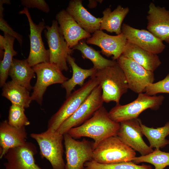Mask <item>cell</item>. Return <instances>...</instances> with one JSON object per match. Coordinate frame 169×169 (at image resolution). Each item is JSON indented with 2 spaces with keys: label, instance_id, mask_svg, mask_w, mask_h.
<instances>
[{
  "label": "cell",
  "instance_id": "6da1fadb",
  "mask_svg": "<svg viewBox=\"0 0 169 169\" xmlns=\"http://www.w3.org/2000/svg\"><path fill=\"white\" fill-rule=\"evenodd\" d=\"M120 123L113 120L103 106L81 125L73 128L67 132L74 139L86 137L92 139L93 148L105 139L117 136Z\"/></svg>",
  "mask_w": 169,
  "mask_h": 169
},
{
  "label": "cell",
  "instance_id": "7a4b0ae2",
  "mask_svg": "<svg viewBox=\"0 0 169 169\" xmlns=\"http://www.w3.org/2000/svg\"><path fill=\"white\" fill-rule=\"evenodd\" d=\"M95 76L101 87L104 102L113 101L116 104H120L121 97L127 92L129 87L124 73L117 62L97 70Z\"/></svg>",
  "mask_w": 169,
  "mask_h": 169
},
{
  "label": "cell",
  "instance_id": "3957f363",
  "mask_svg": "<svg viewBox=\"0 0 169 169\" xmlns=\"http://www.w3.org/2000/svg\"><path fill=\"white\" fill-rule=\"evenodd\" d=\"M136 153L117 136L110 137L93 149V160L99 163L112 164L132 161Z\"/></svg>",
  "mask_w": 169,
  "mask_h": 169
},
{
  "label": "cell",
  "instance_id": "277c9868",
  "mask_svg": "<svg viewBox=\"0 0 169 169\" xmlns=\"http://www.w3.org/2000/svg\"><path fill=\"white\" fill-rule=\"evenodd\" d=\"M99 84L96 77H91L83 86L72 92L49 119L47 130L51 132L56 131L62 124L75 112L93 89Z\"/></svg>",
  "mask_w": 169,
  "mask_h": 169
},
{
  "label": "cell",
  "instance_id": "5b68a950",
  "mask_svg": "<svg viewBox=\"0 0 169 169\" xmlns=\"http://www.w3.org/2000/svg\"><path fill=\"white\" fill-rule=\"evenodd\" d=\"M164 99L162 95L150 96L145 93H141L135 100L129 103L116 104L109 112V116L113 120L119 123L138 118L142 112L147 109L158 110Z\"/></svg>",
  "mask_w": 169,
  "mask_h": 169
},
{
  "label": "cell",
  "instance_id": "8992f818",
  "mask_svg": "<svg viewBox=\"0 0 169 169\" xmlns=\"http://www.w3.org/2000/svg\"><path fill=\"white\" fill-rule=\"evenodd\" d=\"M30 136L38 144L41 157L47 159L53 169H64L63 135L57 131L51 132L47 130L41 133H31Z\"/></svg>",
  "mask_w": 169,
  "mask_h": 169
},
{
  "label": "cell",
  "instance_id": "52a82bcc",
  "mask_svg": "<svg viewBox=\"0 0 169 169\" xmlns=\"http://www.w3.org/2000/svg\"><path fill=\"white\" fill-rule=\"evenodd\" d=\"M45 28L44 34L49 46V62L62 71H67V58L74 50L69 47L56 20L52 21L50 26L46 25Z\"/></svg>",
  "mask_w": 169,
  "mask_h": 169
},
{
  "label": "cell",
  "instance_id": "ba28073f",
  "mask_svg": "<svg viewBox=\"0 0 169 169\" xmlns=\"http://www.w3.org/2000/svg\"><path fill=\"white\" fill-rule=\"evenodd\" d=\"M102 90L100 85L95 87L75 112L64 121L56 131L64 135L71 128L79 126L90 118L103 106Z\"/></svg>",
  "mask_w": 169,
  "mask_h": 169
},
{
  "label": "cell",
  "instance_id": "9c48e42d",
  "mask_svg": "<svg viewBox=\"0 0 169 169\" xmlns=\"http://www.w3.org/2000/svg\"><path fill=\"white\" fill-rule=\"evenodd\" d=\"M32 67L36 75L37 80L31 96L32 100L41 105L44 94L49 86L62 84L69 79L56 66L49 62L41 63Z\"/></svg>",
  "mask_w": 169,
  "mask_h": 169
},
{
  "label": "cell",
  "instance_id": "30bf717a",
  "mask_svg": "<svg viewBox=\"0 0 169 169\" xmlns=\"http://www.w3.org/2000/svg\"><path fill=\"white\" fill-rule=\"evenodd\" d=\"M63 136L66 159L64 169H84L85 164L93 160V143L85 139L76 140L68 133Z\"/></svg>",
  "mask_w": 169,
  "mask_h": 169
},
{
  "label": "cell",
  "instance_id": "8fae6325",
  "mask_svg": "<svg viewBox=\"0 0 169 169\" xmlns=\"http://www.w3.org/2000/svg\"><path fill=\"white\" fill-rule=\"evenodd\" d=\"M117 62L123 71L129 89L138 94L145 92L155 80L153 72L148 70L133 60L121 55Z\"/></svg>",
  "mask_w": 169,
  "mask_h": 169
},
{
  "label": "cell",
  "instance_id": "7c38bea8",
  "mask_svg": "<svg viewBox=\"0 0 169 169\" xmlns=\"http://www.w3.org/2000/svg\"><path fill=\"white\" fill-rule=\"evenodd\" d=\"M18 13L25 14L29 23L30 50L27 59L29 64L33 67L41 63L49 62V50L45 48L42 37V33L46 28L44 21L37 24H35L32 20L28 8L25 7L19 11Z\"/></svg>",
  "mask_w": 169,
  "mask_h": 169
},
{
  "label": "cell",
  "instance_id": "4fadbf2b",
  "mask_svg": "<svg viewBox=\"0 0 169 169\" xmlns=\"http://www.w3.org/2000/svg\"><path fill=\"white\" fill-rule=\"evenodd\" d=\"M139 119H133L121 122L117 136L125 144L141 156L148 155L154 150L144 141Z\"/></svg>",
  "mask_w": 169,
  "mask_h": 169
},
{
  "label": "cell",
  "instance_id": "5bb4252c",
  "mask_svg": "<svg viewBox=\"0 0 169 169\" xmlns=\"http://www.w3.org/2000/svg\"><path fill=\"white\" fill-rule=\"evenodd\" d=\"M37 152L31 142L9 149L4 156L6 160L4 169H42L35 162L34 156Z\"/></svg>",
  "mask_w": 169,
  "mask_h": 169
},
{
  "label": "cell",
  "instance_id": "9a60e30c",
  "mask_svg": "<svg viewBox=\"0 0 169 169\" xmlns=\"http://www.w3.org/2000/svg\"><path fill=\"white\" fill-rule=\"evenodd\" d=\"M87 44L96 45L101 49L102 54L107 57L112 56L113 60H117L122 55L127 42L122 33L111 35L100 30L96 31L86 40Z\"/></svg>",
  "mask_w": 169,
  "mask_h": 169
},
{
  "label": "cell",
  "instance_id": "2e32d148",
  "mask_svg": "<svg viewBox=\"0 0 169 169\" xmlns=\"http://www.w3.org/2000/svg\"><path fill=\"white\" fill-rule=\"evenodd\" d=\"M121 32L127 41L152 53L157 55L165 48L163 41L148 30L136 28L124 23Z\"/></svg>",
  "mask_w": 169,
  "mask_h": 169
},
{
  "label": "cell",
  "instance_id": "e0dca14e",
  "mask_svg": "<svg viewBox=\"0 0 169 169\" xmlns=\"http://www.w3.org/2000/svg\"><path fill=\"white\" fill-rule=\"evenodd\" d=\"M147 13L148 30L163 42L169 43V11L151 3Z\"/></svg>",
  "mask_w": 169,
  "mask_h": 169
},
{
  "label": "cell",
  "instance_id": "ac0fdd59",
  "mask_svg": "<svg viewBox=\"0 0 169 169\" xmlns=\"http://www.w3.org/2000/svg\"><path fill=\"white\" fill-rule=\"evenodd\" d=\"M55 18L69 48L72 49L80 41L91 37L90 33L82 28L66 9L59 11Z\"/></svg>",
  "mask_w": 169,
  "mask_h": 169
},
{
  "label": "cell",
  "instance_id": "d6986e66",
  "mask_svg": "<svg viewBox=\"0 0 169 169\" xmlns=\"http://www.w3.org/2000/svg\"><path fill=\"white\" fill-rule=\"evenodd\" d=\"M27 133L25 127L20 128L9 124L8 120L0 124V158L2 159L10 149L24 145L27 143Z\"/></svg>",
  "mask_w": 169,
  "mask_h": 169
},
{
  "label": "cell",
  "instance_id": "ffe728a7",
  "mask_svg": "<svg viewBox=\"0 0 169 169\" xmlns=\"http://www.w3.org/2000/svg\"><path fill=\"white\" fill-rule=\"evenodd\" d=\"M66 10L87 32L93 33L100 30L101 18H96L89 12L83 6L82 0L70 1Z\"/></svg>",
  "mask_w": 169,
  "mask_h": 169
},
{
  "label": "cell",
  "instance_id": "44dd1931",
  "mask_svg": "<svg viewBox=\"0 0 169 169\" xmlns=\"http://www.w3.org/2000/svg\"><path fill=\"white\" fill-rule=\"evenodd\" d=\"M122 55L135 61L146 69L154 72L161 64L157 55L127 41Z\"/></svg>",
  "mask_w": 169,
  "mask_h": 169
},
{
  "label": "cell",
  "instance_id": "7402d4cb",
  "mask_svg": "<svg viewBox=\"0 0 169 169\" xmlns=\"http://www.w3.org/2000/svg\"><path fill=\"white\" fill-rule=\"evenodd\" d=\"M35 74L27 59L20 60L13 58L8 73L12 80L30 91L33 88L31 81L35 77Z\"/></svg>",
  "mask_w": 169,
  "mask_h": 169
},
{
  "label": "cell",
  "instance_id": "603a6c76",
  "mask_svg": "<svg viewBox=\"0 0 169 169\" xmlns=\"http://www.w3.org/2000/svg\"><path fill=\"white\" fill-rule=\"evenodd\" d=\"M128 7L118 5L113 11L110 8L105 9L102 12L100 30H105L110 33H115L117 35L122 33L123 21L129 12Z\"/></svg>",
  "mask_w": 169,
  "mask_h": 169
},
{
  "label": "cell",
  "instance_id": "cb8c5ba5",
  "mask_svg": "<svg viewBox=\"0 0 169 169\" xmlns=\"http://www.w3.org/2000/svg\"><path fill=\"white\" fill-rule=\"evenodd\" d=\"M67 62L72 69V75L70 79L61 84V87L65 90L66 98L70 95L76 85L82 87L87 78L95 76L97 70L94 67L88 69L81 68L75 63V59L71 55L68 56Z\"/></svg>",
  "mask_w": 169,
  "mask_h": 169
},
{
  "label": "cell",
  "instance_id": "d4e9b609",
  "mask_svg": "<svg viewBox=\"0 0 169 169\" xmlns=\"http://www.w3.org/2000/svg\"><path fill=\"white\" fill-rule=\"evenodd\" d=\"M15 38L8 34L0 35V51L4 50L3 59L0 65V86L2 87L6 82L9 69L12 64L13 57L17 52L13 49Z\"/></svg>",
  "mask_w": 169,
  "mask_h": 169
},
{
  "label": "cell",
  "instance_id": "484cf974",
  "mask_svg": "<svg viewBox=\"0 0 169 169\" xmlns=\"http://www.w3.org/2000/svg\"><path fill=\"white\" fill-rule=\"evenodd\" d=\"M1 95L9 100L12 104L25 109L29 107L32 101L29 91L12 80L6 82L2 87Z\"/></svg>",
  "mask_w": 169,
  "mask_h": 169
},
{
  "label": "cell",
  "instance_id": "4316f807",
  "mask_svg": "<svg viewBox=\"0 0 169 169\" xmlns=\"http://www.w3.org/2000/svg\"><path fill=\"white\" fill-rule=\"evenodd\" d=\"M140 123L142 133L148 139L151 148L160 149L169 144V140L166 138L169 135V121L164 126L156 128L147 126L141 120Z\"/></svg>",
  "mask_w": 169,
  "mask_h": 169
},
{
  "label": "cell",
  "instance_id": "83f0119b",
  "mask_svg": "<svg viewBox=\"0 0 169 169\" xmlns=\"http://www.w3.org/2000/svg\"><path fill=\"white\" fill-rule=\"evenodd\" d=\"M72 49L79 51L83 59L90 60L93 64V67L97 70L102 69L117 63L115 60H109L103 57L100 52L88 46L85 39L80 41Z\"/></svg>",
  "mask_w": 169,
  "mask_h": 169
},
{
  "label": "cell",
  "instance_id": "f1b7e54d",
  "mask_svg": "<svg viewBox=\"0 0 169 169\" xmlns=\"http://www.w3.org/2000/svg\"><path fill=\"white\" fill-rule=\"evenodd\" d=\"M132 161L137 164L142 162L148 163L153 165L155 169H164L169 166V152L155 148L148 155L136 157Z\"/></svg>",
  "mask_w": 169,
  "mask_h": 169
},
{
  "label": "cell",
  "instance_id": "f546056e",
  "mask_svg": "<svg viewBox=\"0 0 169 169\" xmlns=\"http://www.w3.org/2000/svg\"><path fill=\"white\" fill-rule=\"evenodd\" d=\"M84 169H152L150 165L143 164L138 165L132 161L105 164L98 163L93 160L86 162Z\"/></svg>",
  "mask_w": 169,
  "mask_h": 169
},
{
  "label": "cell",
  "instance_id": "4dcf8cb0",
  "mask_svg": "<svg viewBox=\"0 0 169 169\" xmlns=\"http://www.w3.org/2000/svg\"><path fill=\"white\" fill-rule=\"evenodd\" d=\"M8 123L10 125L17 128L25 127L30 122L25 113V108L12 104L9 107Z\"/></svg>",
  "mask_w": 169,
  "mask_h": 169
},
{
  "label": "cell",
  "instance_id": "1f68e13d",
  "mask_svg": "<svg viewBox=\"0 0 169 169\" xmlns=\"http://www.w3.org/2000/svg\"><path fill=\"white\" fill-rule=\"evenodd\" d=\"M145 92L150 96H154L160 93L169 94V73L162 80L148 84Z\"/></svg>",
  "mask_w": 169,
  "mask_h": 169
},
{
  "label": "cell",
  "instance_id": "d6a6232c",
  "mask_svg": "<svg viewBox=\"0 0 169 169\" xmlns=\"http://www.w3.org/2000/svg\"><path fill=\"white\" fill-rule=\"evenodd\" d=\"M21 4L27 8H36L45 13L50 11L49 5L44 0H21Z\"/></svg>",
  "mask_w": 169,
  "mask_h": 169
},
{
  "label": "cell",
  "instance_id": "836d02e7",
  "mask_svg": "<svg viewBox=\"0 0 169 169\" xmlns=\"http://www.w3.org/2000/svg\"><path fill=\"white\" fill-rule=\"evenodd\" d=\"M4 15H0V29L4 34L10 35L16 39L19 44L22 46L23 43L22 36L14 31L4 18Z\"/></svg>",
  "mask_w": 169,
  "mask_h": 169
},
{
  "label": "cell",
  "instance_id": "e575fe53",
  "mask_svg": "<svg viewBox=\"0 0 169 169\" xmlns=\"http://www.w3.org/2000/svg\"><path fill=\"white\" fill-rule=\"evenodd\" d=\"M89 1V3L88 5V7L90 9H92L95 8L97 6L98 2L101 3L103 0H90Z\"/></svg>",
  "mask_w": 169,
  "mask_h": 169
}]
</instances>
